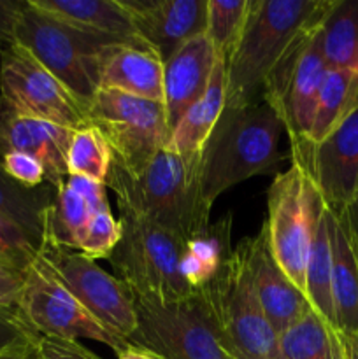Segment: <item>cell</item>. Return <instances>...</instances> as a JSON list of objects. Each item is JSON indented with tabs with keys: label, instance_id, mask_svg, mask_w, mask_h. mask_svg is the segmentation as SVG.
I'll list each match as a JSON object with an SVG mask.
<instances>
[{
	"label": "cell",
	"instance_id": "cell-8",
	"mask_svg": "<svg viewBox=\"0 0 358 359\" xmlns=\"http://www.w3.org/2000/svg\"><path fill=\"white\" fill-rule=\"evenodd\" d=\"M86 118L107 140L112 161L132 175L142 172L171 137L164 102L116 90L100 88L88 105Z\"/></svg>",
	"mask_w": 358,
	"mask_h": 359
},
{
	"label": "cell",
	"instance_id": "cell-39",
	"mask_svg": "<svg viewBox=\"0 0 358 359\" xmlns=\"http://www.w3.org/2000/svg\"><path fill=\"white\" fill-rule=\"evenodd\" d=\"M339 217L346 223L350 233L353 235L354 241L358 242V191H357V196H354L353 203H351V205L346 209V212Z\"/></svg>",
	"mask_w": 358,
	"mask_h": 359
},
{
	"label": "cell",
	"instance_id": "cell-34",
	"mask_svg": "<svg viewBox=\"0 0 358 359\" xmlns=\"http://www.w3.org/2000/svg\"><path fill=\"white\" fill-rule=\"evenodd\" d=\"M0 167L7 177L27 189H37L46 182V168L41 160L25 153H6L0 156Z\"/></svg>",
	"mask_w": 358,
	"mask_h": 359
},
{
	"label": "cell",
	"instance_id": "cell-42",
	"mask_svg": "<svg viewBox=\"0 0 358 359\" xmlns=\"http://www.w3.org/2000/svg\"><path fill=\"white\" fill-rule=\"evenodd\" d=\"M351 238H353V235H351ZM353 245H354V252H357V258H358V242L353 238Z\"/></svg>",
	"mask_w": 358,
	"mask_h": 359
},
{
	"label": "cell",
	"instance_id": "cell-12",
	"mask_svg": "<svg viewBox=\"0 0 358 359\" xmlns=\"http://www.w3.org/2000/svg\"><path fill=\"white\" fill-rule=\"evenodd\" d=\"M318 30L304 39L281 62L263 86V102L279 116L284 132L290 137V147L307 142L319 93L330 70L323 56Z\"/></svg>",
	"mask_w": 358,
	"mask_h": 359
},
{
	"label": "cell",
	"instance_id": "cell-3",
	"mask_svg": "<svg viewBox=\"0 0 358 359\" xmlns=\"http://www.w3.org/2000/svg\"><path fill=\"white\" fill-rule=\"evenodd\" d=\"M283 132L279 116L267 102L225 107L200 160V193L207 209L232 186L276 170L283 158Z\"/></svg>",
	"mask_w": 358,
	"mask_h": 359
},
{
	"label": "cell",
	"instance_id": "cell-26",
	"mask_svg": "<svg viewBox=\"0 0 358 359\" xmlns=\"http://www.w3.org/2000/svg\"><path fill=\"white\" fill-rule=\"evenodd\" d=\"M318 37L329 69L358 74V0H336Z\"/></svg>",
	"mask_w": 358,
	"mask_h": 359
},
{
	"label": "cell",
	"instance_id": "cell-2",
	"mask_svg": "<svg viewBox=\"0 0 358 359\" xmlns=\"http://www.w3.org/2000/svg\"><path fill=\"white\" fill-rule=\"evenodd\" d=\"M105 186L116 195L119 210L140 214L185 242L209 224L211 210L200 193V163L185 160L168 146L135 175L112 161Z\"/></svg>",
	"mask_w": 358,
	"mask_h": 359
},
{
	"label": "cell",
	"instance_id": "cell-21",
	"mask_svg": "<svg viewBox=\"0 0 358 359\" xmlns=\"http://www.w3.org/2000/svg\"><path fill=\"white\" fill-rule=\"evenodd\" d=\"M32 6L67 25L105 35L130 46L147 48L140 41L132 16L119 0H30ZM150 49V48H147Z\"/></svg>",
	"mask_w": 358,
	"mask_h": 359
},
{
	"label": "cell",
	"instance_id": "cell-43",
	"mask_svg": "<svg viewBox=\"0 0 358 359\" xmlns=\"http://www.w3.org/2000/svg\"><path fill=\"white\" fill-rule=\"evenodd\" d=\"M2 49H4V42L0 41V51H2Z\"/></svg>",
	"mask_w": 358,
	"mask_h": 359
},
{
	"label": "cell",
	"instance_id": "cell-41",
	"mask_svg": "<svg viewBox=\"0 0 358 359\" xmlns=\"http://www.w3.org/2000/svg\"><path fill=\"white\" fill-rule=\"evenodd\" d=\"M346 359H358V333H340Z\"/></svg>",
	"mask_w": 358,
	"mask_h": 359
},
{
	"label": "cell",
	"instance_id": "cell-22",
	"mask_svg": "<svg viewBox=\"0 0 358 359\" xmlns=\"http://www.w3.org/2000/svg\"><path fill=\"white\" fill-rule=\"evenodd\" d=\"M227 107V63L216 58L202 97L183 114L168 137L167 146L188 161L202 160L204 147Z\"/></svg>",
	"mask_w": 358,
	"mask_h": 359
},
{
	"label": "cell",
	"instance_id": "cell-11",
	"mask_svg": "<svg viewBox=\"0 0 358 359\" xmlns=\"http://www.w3.org/2000/svg\"><path fill=\"white\" fill-rule=\"evenodd\" d=\"M16 314L37 337L95 340L111 347L114 354L121 353L130 344L93 318L58 280L39 265L37 258L25 272V286Z\"/></svg>",
	"mask_w": 358,
	"mask_h": 359
},
{
	"label": "cell",
	"instance_id": "cell-7",
	"mask_svg": "<svg viewBox=\"0 0 358 359\" xmlns=\"http://www.w3.org/2000/svg\"><path fill=\"white\" fill-rule=\"evenodd\" d=\"M323 210L325 203L314 182L297 161H291L288 170L279 172L267 191V221L263 228L270 251L302 293L316 224Z\"/></svg>",
	"mask_w": 358,
	"mask_h": 359
},
{
	"label": "cell",
	"instance_id": "cell-30",
	"mask_svg": "<svg viewBox=\"0 0 358 359\" xmlns=\"http://www.w3.org/2000/svg\"><path fill=\"white\" fill-rule=\"evenodd\" d=\"M112 163V153L107 140L95 126L74 130L67 151V170L69 175L90 179L105 184L109 168Z\"/></svg>",
	"mask_w": 358,
	"mask_h": 359
},
{
	"label": "cell",
	"instance_id": "cell-36",
	"mask_svg": "<svg viewBox=\"0 0 358 359\" xmlns=\"http://www.w3.org/2000/svg\"><path fill=\"white\" fill-rule=\"evenodd\" d=\"M25 286V272L0 263V309L16 311Z\"/></svg>",
	"mask_w": 358,
	"mask_h": 359
},
{
	"label": "cell",
	"instance_id": "cell-33",
	"mask_svg": "<svg viewBox=\"0 0 358 359\" xmlns=\"http://www.w3.org/2000/svg\"><path fill=\"white\" fill-rule=\"evenodd\" d=\"M39 255V245L14 221L0 216V263L27 272Z\"/></svg>",
	"mask_w": 358,
	"mask_h": 359
},
{
	"label": "cell",
	"instance_id": "cell-38",
	"mask_svg": "<svg viewBox=\"0 0 358 359\" xmlns=\"http://www.w3.org/2000/svg\"><path fill=\"white\" fill-rule=\"evenodd\" d=\"M35 337H30L27 340L14 344V346L7 347V349L0 351V359H34V346Z\"/></svg>",
	"mask_w": 358,
	"mask_h": 359
},
{
	"label": "cell",
	"instance_id": "cell-20",
	"mask_svg": "<svg viewBox=\"0 0 358 359\" xmlns=\"http://www.w3.org/2000/svg\"><path fill=\"white\" fill-rule=\"evenodd\" d=\"M100 88L164 102V62L140 46H109L102 60Z\"/></svg>",
	"mask_w": 358,
	"mask_h": 359
},
{
	"label": "cell",
	"instance_id": "cell-32",
	"mask_svg": "<svg viewBox=\"0 0 358 359\" xmlns=\"http://www.w3.org/2000/svg\"><path fill=\"white\" fill-rule=\"evenodd\" d=\"M121 238V223L116 219L111 207L104 205L95 210L81 231L77 252L88 259H109Z\"/></svg>",
	"mask_w": 358,
	"mask_h": 359
},
{
	"label": "cell",
	"instance_id": "cell-5",
	"mask_svg": "<svg viewBox=\"0 0 358 359\" xmlns=\"http://www.w3.org/2000/svg\"><path fill=\"white\" fill-rule=\"evenodd\" d=\"M195 297L230 356L277 359V332L260 307L241 245Z\"/></svg>",
	"mask_w": 358,
	"mask_h": 359
},
{
	"label": "cell",
	"instance_id": "cell-23",
	"mask_svg": "<svg viewBox=\"0 0 358 359\" xmlns=\"http://www.w3.org/2000/svg\"><path fill=\"white\" fill-rule=\"evenodd\" d=\"M329 210V209H326ZM332 241V302L336 328L358 333V258L346 223L329 210Z\"/></svg>",
	"mask_w": 358,
	"mask_h": 359
},
{
	"label": "cell",
	"instance_id": "cell-4",
	"mask_svg": "<svg viewBox=\"0 0 358 359\" xmlns=\"http://www.w3.org/2000/svg\"><path fill=\"white\" fill-rule=\"evenodd\" d=\"M11 44L27 49L88 109L95 93L100 90L105 49L125 42L79 30L42 13L32 6L30 0H25L20 2L14 14Z\"/></svg>",
	"mask_w": 358,
	"mask_h": 359
},
{
	"label": "cell",
	"instance_id": "cell-9",
	"mask_svg": "<svg viewBox=\"0 0 358 359\" xmlns=\"http://www.w3.org/2000/svg\"><path fill=\"white\" fill-rule=\"evenodd\" d=\"M137 330L128 342L160 359H235L211 326L199 298L160 302L132 297Z\"/></svg>",
	"mask_w": 358,
	"mask_h": 359
},
{
	"label": "cell",
	"instance_id": "cell-25",
	"mask_svg": "<svg viewBox=\"0 0 358 359\" xmlns=\"http://www.w3.org/2000/svg\"><path fill=\"white\" fill-rule=\"evenodd\" d=\"M277 359H346V351L339 330L309 309L277 333Z\"/></svg>",
	"mask_w": 358,
	"mask_h": 359
},
{
	"label": "cell",
	"instance_id": "cell-14",
	"mask_svg": "<svg viewBox=\"0 0 358 359\" xmlns=\"http://www.w3.org/2000/svg\"><path fill=\"white\" fill-rule=\"evenodd\" d=\"M291 161L305 168L326 209L343 216L358 191V107L321 142L291 147Z\"/></svg>",
	"mask_w": 358,
	"mask_h": 359
},
{
	"label": "cell",
	"instance_id": "cell-15",
	"mask_svg": "<svg viewBox=\"0 0 358 359\" xmlns=\"http://www.w3.org/2000/svg\"><path fill=\"white\" fill-rule=\"evenodd\" d=\"M140 41L167 62L179 48L206 34L207 0H119Z\"/></svg>",
	"mask_w": 358,
	"mask_h": 359
},
{
	"label": "cell",
	"instance_id": "cell-1",
	"mask_svg": "<svg viewBox=\"0 0 358 359\" xmlns=\"http://www.w3.org/2000/svg\"><path fill=\"white\" fill-rule=\"evenodd\" d=\"M336 0H249L244 30L227 63V107L255 102L284 58L321 27Z\"/></svg>",
	"mask_w": 358,
	"mask_h": 359
},
{
	"label": "cell",
	"instance_id": "cell-40",
	"mask_svg": "<svg viewBox=\"0 0 358 359\" xmlns=\"http://www.w3.org/2000/svg\"><path fill=\"white\" fill-rule=\"evenodd\" d=\"M116 358L118 359H160L158 356H154L153 353H150V351L140 349V347L132 346V344H128L121 353L116 354Z\"/></svg>",
	"mask_w": 358,
	"mask_h": 359
},
{
	"label": "cell",
	"instance_id": "cell-37",
	"mask_svg": "<svg viewBox=\"0 0 358 359\" xmlns=\"http://www.w3.org/2000/svg\"><path fill=\"white\" fill-rule=\"evenodd\" d=\"M34 337V333L21 323L16 311L0 309V351Z\"/></svg>",
	"mask_w": 358,
	"mask_h": 359
},
{
	"label": "cell",
	"instance_id": "cell-10",
	"mask_svg": "<svg viewBox=\"0 0 358 359\" xmlns=\"http://www.w3.org/2000/svg\"><path fill=\"white\" fill-rule=\"evenodd\" d=\"M37 263L105 328L128 342L137 330V314L121 280L81 252L56 245H41Z\"/></svg>",
	"mask_w": 358,
	"mask_h": 359
},
{
	"label": "cell",
	"instance_id": "cell-28",
	"mask_svg": "<svg viewBox=\"0 0 358 359\" xmlns=\"http://www.w3.org/2000/svg\"><path fill=\"white\" fill-rule=\"evenodd\" d=\"M55 188L49 184L27 189L16 184L0 167V216L20 224L41 249L46 212L51 205Z\"/></svg>",
	"mask_w": 358,
	"mask_h": 359
},
{
	"label": "cell",
	"instance_id": "cell-17",
	"mask_svg": "<svg viewBox=\"0 0 358 359\" xmlns=\"http://www.w3.org/2000/svg\"><path fill=\"white\" fill-rule=\"evenodd\" d=\"M74 130L16 111L0 97V156L25 153L42 161L46 182L53 188L69 175L67 151Z\"/></svg>",
	"mask_w": 358,
	"mask_h": 359
},
{
	"label": "cell",
	"instance_id": "cell-6",
	"mask_svg": "<svg viewBox=\"0 0 358 359\" xmlns=\"http://www.w3.org/2000/svg\"><path fill=\"white\" fill-rule=\"evenodd\" d=\"M121 238L109 256L116 279L130 297L181 302L195 297L181 276L185 241L147 217L119 210Z\"/></svg>",
	"mask_w": 358,
	"mask_h": 359
},
{
	"label": "cell",
	"instance_id": "cell-18",
	"mask_svg": "<svg viewBox=\"0 0 358 359\" xmlns=\"http://www.w3.org/2000/svg\"><path fill=\"white\" fill-rule=\"evenodd\" d=\"M214 63L216 53L206 34L186 42L164 63V105L171 133L206 91Z\"/></svg>",
	"mask_w": 358,
	"mask_h": 359
},
{
	"label": "cell",
	"instance_id": "cell-13",
	"mask_svg": "<svg viewBox=\"0 0 358 359\" xmlns=\"http://www.w3.org/2000/svg\"><path fill=\"white\" fill-rule=\"evenodd\" d=\"M0 97L16 111L63 128L90 126L84 105L18 44H7L2 49Z\"/></svg>",
	"mask_w": 358,
	"mask_h": 359
},
{
	"label": "cell",
	"instance_id": "cell-19",
	"mask_svg": "<svg viewBox=\"0 0 358 359\" xmlns=\"http://www.w3.org/2000/svg\"><path fill=\"white\" fill-rule=\"evenodd\" d=\"M105 184L67 175L53 193L51 205L46 212L44 237L41 245H56L77 251L81 231L91 214L107 205Z\"/></svg>",
	"mask_w": 358,
	"mask_h": 359
},
{
	"label": "cell",
	"instance_id": "cell-27",
	"mask_svg": "<svg viewBox=\"0 0 358 359\" xmlns=\"http://www.w3.org/2000/svg\"><path fill=\"white\" fill-rule=\"evenodd\" d=\"M358 107V74L351 70L330 69L319 93L309 139L318 144L336 130Z\"/></svg>",
	"mask_w": 358,
	"mask_h": 359
},
{
	"label": "cell",
	"instance_id": "cell-24",
	"mask_svg": "<svg viewBox=\"0 0 358 359\" xmlns=\"http://www.w3.org/2000/svg\"><path fill=\"white\" fill-rule=\"evenodd\" d=\"M232 216L209 223L204 230L185 242L181 256V276L193 293H199L221 266L230 259L232 249Z\"/></svg>",
	"mask_w": 358,
	"mask_h": 359
},
{
	"label": "cell",
	"instance_id": "cell-31",
	"mask_svg": "<svg viewBox=\"0 0 358 359\" xmlns=\"http://www.w3.org/2000/svg\"><path fill=\"white\" fill-rule=\"evenodd\" d=\"M249 0H207V27L206 35L213 44L216 58L230 62L237 42L244 30L248 18Z\"/></svg>",
	"mask_w": 358,
	"mask_h": 359
},
{
	"label": "cell",
	"instance_id": "cell-29",
	"mask_svg": "<svg viewBox=\"0 0 358 359\" xmlns=\"http://www.w3.org/2000/svg\"><path fill=\"white\" fill-rule=\"evenodd\" d=\"M305 298L312 311L336 326L332 302V241H330L329 210H323L312 238L309 252L307 269H305Z\"/></svg>",
	"mask_w": 358,
	"mask_h": 359
},
{
	"label": "cell",
	"instance_id": "cell-35",
	"mask_svg": "<svg viewBox=\"0 0 358 359\" xmlns=\"http://www.w3.org/2000/svg\"><path fill=\"white\" fill-rule=\"evenodd\" d=\"M34 359H102L77 340L35 337Z\"/></svg>",
	"mask_w": 358,
	"mask_h": 359
},
{
	"label": "cell",
	"instance_id": "cell-16",
	"mask_svg": "<svg viewBox=\"0 0 358 359\" xmlns=\"http://www.w3.org/2000/svg\"><path fill=\"white\" fill-rule=\"evenodd\" d=\"M239 245L246 256L260 307L277 333L293 325L309 309H312L305 294L277 265L270 251L265 228H260L258 233L253 237L242 238Z\"/></svg>",
	"mask_w": 358,
	"mask_h": 359
}]
</instances>
